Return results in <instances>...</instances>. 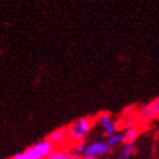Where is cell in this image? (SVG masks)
I'll return each instance as SVG.
<instances>
[{"mask_svg": "<svg viewBox=\"0 0 159 159\" xmlns=\"http://www.w3.org/2000/svg\"><path fill=\"white\" fill-rule=\"evenodd\" d=\"M92 127V120L89 117H82L75 120L74 123L67 126V134H69L70 140L75 143L82 142L85 135Z\"/></svg>", "mask_w": 159, "mask_h": 159, "instance_id": "6da1fadb", "label": "cell"}, {"mask_svg": "<svg viewBox=\"0 0 159 159\" xmlns=\"http://www.w3.org/2000/svg\"><path fill=\"white\" fill-rule=\"evenodd\" d=\"M54 147L50 144L48 140H42L22 152L25 159H45L53 152Z\"/></svg>", "mask_w": 159, "mask_h": 159, "instance_id": "7a4b0ae2", "label": "cell"}, {"mask_svg": "<svg viewBox=\"0 0 159 159\" xmlns=\"http://www.w3.org/2000/svg\"><path fill=\"white\" fill-rule=\"evenodd\" d=\"M139 116L144 119H152L159 116V98L152 101V103L147 104L139 112Z\"/></svg>", "mask_w": 159, "mask_h": 159, "instance_id": "5b68a950", "label": "cell"}, {"mask_svg": "<svg viewBox=\"0 0 159 159\" xmlns=\"http://www.w3.org/2000/svg\"><path fill=\"white\" fill-rule=\"evenodd\" d=\"M124 142V135L123 134H113L111 136L107 137L106 139V144L111 146H116V145L120 144V143Z\"/></svg>", "mask_w": 159, "mask_h": 159, "instance_id": "ba28073f", "label": "cell"}, {"mask_svg": "<svg viewBox=\"0 0 159 159\" xmlns=\"http://www.w3.org/2000/svg\"><path fill=\"white\" fill-rule=\"evenodd\" d=\"M134 152V145L133 143H126L123 146L122 152H120V159H127L132 156Z\"/></svg>", "mask_w": 159, "mask_h": 159, "instance_id": "9c48e42d", "label": "cell"}, {"mask_svg": "<svg viewBox=\"0 0 159 159\" xmlns=\"http://www.w3.org/2000/svg\"><path fill=\"white\" fill-rule=\"evenodd\" d=\"M45 159H73L72 154L64 152L63 149H55Z\"/></svg>", "mask_w": 159, "mask_h": 159, "instance_id": "52a82bcc", "label": "cell"}, {"mask_svg": "<svg viewBox=\"0 0 159 159\" xmlns=\"http://www.w3.org/2000/svg\"><path fill=\"white\" fill-rule=\"evenodd\" d=\"M84 144H82V142H80V143H76V145L74 146V148L76 149L79 152H83V149H84Z\"/></svg>", "mask_w": 159, "mask_h": 159, "instance_id": "7c38bea8", "label": "cell"}, {"mask_svg": "<svg viewBox=\"0 0 159 159\" xmlns=\"http://www.w3.org/2000/svg\"><path fill=\"white\" fill-rule=\"evenodd\" d=\"M109 150H111V147L106 144V142H97L85 146L82 152L84 157H97L104 156L107 152H109Z\"/></svg>", "mask_w": 159, "mask_h": 159, "instance_id": "3957f363", "label": "cell"}, {"mask_svg": "<svg viewBox=\"0 0 159 159\" xmlns=\"http://www.w3.org/2000/svg\"><path fill=\"white\" fill-rule=\"evenodd\" d=\"M123 135H124V142L133 143V140H135L138 136V130L136 128H128Z\"/></svg>", "mask_w": 159, "mask_h": 159, "instance_id": "30bf717a", "label": "cell"}, {"mask_svg": "<svg viewBox=\"0 0 159 159\" xmlns=\"http://www.w3.org/2000/svg\"><path fill=\"white\" fill-rule=\"evenodd\" d=\"M133 114H135V107H133V106L127 107V108L124 111L125 116H130V115H133Z\"/></svg>", "mask_w": 159, "mask_h": 159, "instance_id": "8fae6325", "label": "cell"}, {"mask_svg": "<svg viewBox=\"0 0 159 159\" xmlns=\"http://www.w3.org/2000/svg\"><path fill=\"white\" fill-rule=\"evenodd\" d=\"M47 140L52 145L53 147H62L64 144L70 140L69 134H67V127H63V128H59L48 136Z\"/></svg>", "mask_w": 159, "mask_h": 159, "instance_id": "277c9868", "label": "cell"}, {"mask_svg": "<svg viewBox=\"0 0 159 159\" xmlns=\"http://www.w3.org/2000/svg\"><path fill=\"white\" fill-rule=\"evenodd\" d=\"M99 123L102 125L105 135H107V137L115 134V132H116V126H115L114 120L112 119V117L109 116L108 114H106V113L101 114V116H99Z\"/></svg>", "mask_w": 159, "mask_h": 159, "instance_id": "8992f818", "label": "cell"}, {"mask_svg": "<svg viewBox=\"0 0 159 159\" xmlns=\"http://www.w3.org/2000/svg\"><path fill=\"white\" fill-rule=\"evenodd\" d=\"M83 159H98V158H96V157H84Z\"/></svg>", "mask_w": 159, "mask_h": 159, "instance_id": "4fadbf2b", "label": "cell"}]
</instances>
